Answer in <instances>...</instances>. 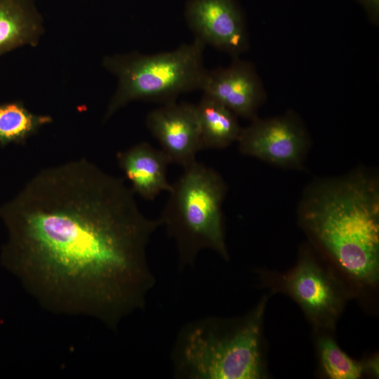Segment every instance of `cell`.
Returning <instances> with one entry per match:
<instances>
[{
  "mask_svg": "<svg viewBox=\"0 0 379 379\" xmlns=\"http://www.w3.org/2000/svg\"><path fill=\"white\" fill-rule=\"evenodd\" d=\"M134 194L85 158L40 171L0 206L1 264L44 308L116 329L156 282L147 251L162 225Z\"/></svg>",
  "mask_w": 379,
  "mask_h": 379,
  "instance_id": "1",
  "label": "cell"
},
{
  "mask_svg": "<svg viewBox=\"0 0 379 379\" xmlns=\"http://www.w3.org/2000/svg\"><path fill=\"white\" fill-rule=\"evenodd\" d=\"M303 228L349 277L375 285L379 277V182L357 170L317 180L298 209Z\"/></svg>",
  "mask_w": 379,
  "mask_h": 379,
  "instance_id": "2",
  "label": "cell"
},
{
  "mask_svg": "<svg viewBox=\"0 0 379 379\" xmlns=\"http://www.w3.org/2000/svg\"><path fill=\"white\" fill-rule=\"evenodd\" d=\"M266 298L243 317H207L179 331L171 352L174 376L259 379L265 376L262 326Z\"/></svg>",
  "mask_w": 379,
  "mask_h": 379,
  "instance_id": "3",
  "label": "cell"
},
{
  "mask_svg": "<svg viewBox=\"0 0 379 379\" xmlns=\"http://www.w3.org/2000/svg\"><path fill=\"white\" fill-rule=\"evenodd\" d=\"M227 191L222 176L197 161L171 185L159 219L175 241L180 270L193 266L204 249L229 260L222 213Z\"/></svg>",
  "mask_w": 379,
  "mask_h": 379,
  "instance_id": "4",
  "label": "cell"
},
{
  "mask_svg": "<svg viewBox=\"0 0 379 379\" xmlns=\"http://www.w3.org/2000/svg\"><path fill=\"white\" fill-rule=\"evenodd\" d=\"M205 46L194 38L171 51L105 57L103 66L118 78L119 83L105 119L131 101L165 104L175 101L181 94L201 90L207 72L203 58Z\"/></svg>",
  "mask_w": 379,
  "mask_h": 379,
  "instance_id": "5",
  "label": "cell"
},
{
  "mask_svg": "<svg viewBox=\"0 0 379 379\" xmlns=\"http://www.w3.org/2000/svg\"><path fill=\"white\" fill-rule=\"evenodd\" d=\"M239 152L276 166L302 167L310 146L309 135L293 112L272 118L255 117L241 128L237 140Z\"/></svg>",
  "mask_w": 379,
  "mask_h": 379,
  "instance_id": "6",
  "label": "cell"
},
{
  "mask_svg": "<svg viewBox=\"0 0 379 379\" xmlns=\"http://www.w3.org/2000/svg\"><path fill=\"white\" fill-rule=\"evenodd\" d=\"M282 282L315 326L333 327L343 309V294L336 280L314 258L304 255Z\"/></svg>",
  "mask_w": 379,
  "mask_h": 379,
  "instance_id": "7",
  "label": "cell"
},
{
  "mask_svg": "<svg viewBox=\"0 0 379 379\" xmlns=\"http://www.w3.org/2000/svg\"><path fill=\"white\" fill-rule=\"evenodd\" d=\"M185 15L195 38L234 56L248 47L242 14L234 0H190Z\"/></svg>",
  "mask_w": 379,
  "mask_h": 379,
  "instance_id": "8",
  "label": "cell"
},
{
  "mask_svg": "<svg viewBox=\"0 0 379 379\" xmlns=\"http://www.w3.org/2000/svg\"><path fill=\"white\" fill-rule=\"evenodd\" d=\"M146 126L171 163L184 168L196 161L201 150L196 105L165 103L147 114Z\"/></svg>",
  "mask_w": 379,
  "mask_h": 379,
  "instance_id": "9",
  "label": "cell"
},
{
  "mask_svg": "<svg viewBox=\"0 0 379 379\" xmlns=\"http://www.w3.org/2000/svg\"><path fill=\"white\" fill-rule=\"evenodd\" d=\"M201 90L237 117L253 119L265 98L261 81L253 65L236 59L227 67L208 71Z\"/></svg>",
  "mask_w": 379,
  "mask_h": 379,
  "instance_id": "10",
  "label": "cell"
},
{
  "mask_svg": "<svg viewBox=\"0 0 379 379\" xmlns=\"http://www.w3.org/2000/svg\"><path fill=\"white\" fill-rule=\"evenodd\" d=\"M117 160L134 194L153 201L161 192L171 190L172 184L167 178L171 161L161 149L142 142L119 152Z\"/></svg>",
  "mask_w": 379,
  "mask_h": 379,
  "instance_id": "11",
  "label": "cell"
},
{
  "mask_svg": "<svg viewBox=\"0 0 379 379\" xmlns=\"http://www.w3.org/2000/svg\"><path fill=\"white\" fill-rule=\"evenodd\" d=\"M43 32L34 0H0V56L25 45L36 46Z\"/></svg>",
  "mask_w": 379,
  "mask_h": 379,
  "instance_id": "12",
  "label": "cell"
},
{
  "mask_svg": "<svg viewBox=\"0 0 379 379\" xmlns=\"http://www.w3.org/2000/svg\"><path fill=\"white\" fill-rule=\"evenodd\" d=\"M196 107L201 150L224 149L237 141L241 128L230 109L205 95Z\"/></svg>",
  "mask_w": 379,
  "mask_h": 379,
  "instance_id": "13",
  "label": "cell"
},
{
  "mask_svg": "<svg viewBox=\"0 0 379 379\" xmlns=\"http://www.w3.org/2000/svg\"><path fill=\"white\" fill-rule=\"evenodd\" d=\"M49 115L31 112L20 100L0 104V146L24 145L44 126L51 124Z\"/></svg>",
  "mask_w": 379,
  "mask_h": 379,
  "instance_id": "14",
  "label": "cell"
},
{
  "mask_svg": "<svg viewBox=\"0 0 379 379\" xmlns=\"http://www.w3.org/2000/svg\"><path fill=\"white\" fill-rule=\"evenodd\" d=\"M317 345L321 364L329 378L357 379L366 372L364 362L351 359L331 337L320 338Z\"/></svg>",
  "mask_w": 379,
  "mask_h": 379,
  "instance_id": "15",
  "label": "cell"
},
{
  "mask_svg": "<svg viewBox=\"0 0 379 379\" xmlns=\"http://www.w3.org/2000/svg\"><path fill=\"white\" fill-rule=\"evenodd\" d=\"M366 9L371 19L374 22L378 20V0H359Z\"/></svg>",
  "mask_w": 379,
  "mask_h": 379,
  "instance_id": "16",
  "label": "cell"
},
{
  "mask_svg": "<svg viewBox=\"0 0 379 379\" xmlns=\"http://www.w3.org/2000/svg\"><path fill=\"white\" fill-rule=\"evenodd\" d=\"M366 372L370 373L374 376L378 375V359L375 357L373 359H370L364 362Z\"/></svg>",
  "mask_w": 379,
  "mask_h": 379,
  "instance_id": "17",
  "label": "cell"
}]
</instances>
